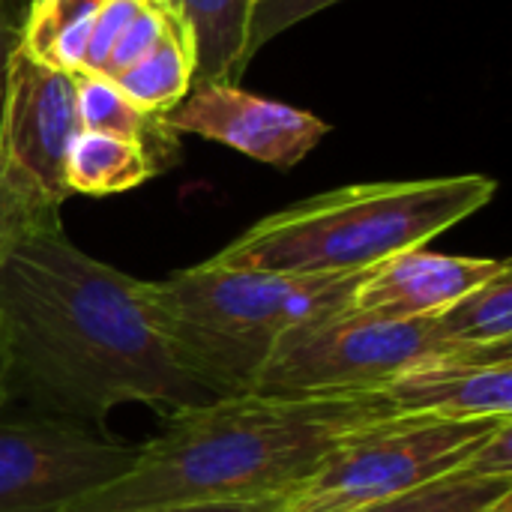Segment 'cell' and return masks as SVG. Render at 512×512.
Listing matches in <instances>:
<instances>
[{
  "label": "cell",
  "mask_w": 512,
  "mask_h": 512,
  "mask_svg": "<svg viewBox=\"0 0 512 512\" xmlns=\"http://www.w3.org/2000/svg\"><path fill=\"white\" fill-rule=\"evenodd\" d=\"M507 267L510 261L504 258L441 255L426 246L405 249L363 270L348 312L396 321L432 318Z\"/></svg>",
  "instance_id": "obj_11"
},
{
  "label": "cell",
  "mask_w": 512,
  "mask_h": 512,
  "mask_svg": "<svg viewBox=\"0 0 512 512\" xmlns=\"http://www.w3.org/2000/svg\"><path fill=\"white\" fill-rule=\"evenodd\" d=\"M99 3L102 0H30V12L18 27V48L48 69L81 75Z\"/></svg>",
  "instance_id": "obj_15"
},
{
  "label": "cell",
  "mask_w": 512,
  "mask_h": 512,
  "mask_svg": "<svg viewBox=\"0 0 512 512\" xmlns=\"http://www.w3.org/2000/svg\"><path fill=\"white\" fill-rule=\"evenodd\" d=\"M78 129L75 75L48 69L18 48L0 111V168L39 207L60 213L69 198L63 162Z\"/></svg>",
  "instance_id": "obj_8"
},
{
  "label": "cell",
  "mask_w": 512,
  "mask_h": 512,
  "mask_svg": "<svg viewBox=\"0 0 512 512\" xmlns=\"http://www.w3.org/2000/svg\"><path fill=\"white\" fill-rule=\"evenodd\" d=\"M498 192L486 174L357 183L276 210L210 264L264 273H360L405 249L426 246L471 219Z\"/></svg>",
  "instance_id": "obj_3"
},
{
  "label": "cell",
  "mask_w": 512,
  "mask_h": 512,
  "mask_svg": "<svg viewBox=\"0 0 512 512\" xmlns=\"http://www.w3.org/2000/svg\"><path fill=\"white\" fill-rule=\"evenodd\" d=\"M165 123L177 135H201L282 171L300 165L330 135L318 114L246 93L240 84H192Z\"/></svg>",
  "instance_id": "obj_9"
},
{
  "label": "cell",
  "mask_w": 512,
  "mask_h": 512,
  "mask_svg": "<svg viewBox=\"0 0 512 512\" xmlns=\"http://www.w3.org/2000/svg\"><path fill=\"white\" fill-rule=\"evenodd\" d=\"M54 225H60V213L30 201L0 168V267L30 234Z\"/></svg>",
  "instance_id": "obj_19"
},
{
  "label": "cell",
  "mask_w": 512,
  "mask_h": 512,
  "mask_svg": "<svg viewBox=\"0 0 512 512\" xmlns=\"http://www.w3.org/2000/svg\"><path fill=\"white\" fill-rule=\"evenodd\" d=\"M255 6L258 0H174V12L192 42V84H240L252 60Z\"/></svg>",
  "instance_id": "obj_12"
},
{
  "label": "cell",
  "mask_w": 512,
  "mask_h": 512,
  "mask_svg": "<svg viewBox=\"0 0 512 512\" xmlns=\"http://www.w3.org/2000/svg\"><path fill=\"white\" fill-rule=\"evenodd\" d=\"M342 0H258L252 15V33H249V54L255 57L258 48H264L270 39L285 33L288 27L309 21L312 15L336 6Z\"/></svg>",
  "instance_id": "obj_22"
},
{
  "label": "cell",
  "mask_w": 512,
  "mask_h": 512,
  "mask_svg": "<svg viewBox=\"0 0 512 512\" xmlns=\"http://www.w3.org/2000/svg\"><path fill=\"white\" fill-rule=\"evenodd\" d=\"M9 402L99 426L141 402L171 411L216 396L180 363L147 282L81 252L60 225L30 234L0 267Z\"/></svg>",
  "instance_id": "obj_1"
},
{
  "label": "cell",
  "mask_w": 512,
  "mask_h": 512,
  "mask_svg": "<svg viewBox=\"0 0 512 512\" xmlns=\"http://www.w3.org/2000/svg\"><path fill=\"white\" fill-rule=\"evenodd\" d=\"M381 390L348 396L237 393L180 408L126 474L63 512H132L288 498L351 438L399 420Z\"/></svg>",
  "instance_id": "obj_2"
},
{
  "label": "cell",
  "mask_w": 512,
  "mask_h": 512,
  "mask_svg": "<svg viewBox=\"0 0 512 512\" xmlns=\"http://www.w3.org/2000/svg\"><path fill=\"white\" fill-rule=\"evenodd\" d=\"M512 495V471L477 465L450 474L438 483L414 489L408 495L363 507L354 512H492V507Z\"/></svg>",
  "instance_id": "obj_18"
},
{
  "label": "cell",
  "mask_w": 512,
  "mask_h": 512,
  "mask_svg": "<svg viewBox=\"0 0 512 512\" xmlns=\"http://www.w3.org/2000/svg\"><path fill=\"white\" fill-rule=\"evenodd\" d=\"M174 18V9L165 0H147L138 15L129 21V27L123 30V36L117 39L108 63H105V78H117L126 69H132L141 57H147L153 51V45L162 39L168 21Z\"/></svg>",
  "instance_id": "obj_20"
},
{
  "label": "cell",
  "mask_w": 512,
  "mask_h": 512,
  "mask_svg": "<svg viewBox=\"0 0 512 512\" xmlns=\"http://www.w3.org/2000/svg\"><path fill=\"white\" fill-rule=\"evenodd\" d=\"M282 507H285V498H264V501H216V504H183V507L132 512H282Z\"/></svg>",
  "instance_id": "obj_23"
},
{
  "label": "cell",
  "mask_w": 512,
  "mask_h": 512,
  "mask_svg": "<svg viewBox=\"0 0 512 512\" xmlns=\"http://www.w3.org/2000/svg\"><path fill=\"white\" fill-rule=\"evenodd\" d=\"M378 390L402 417H512V345L462 348L426 360Z\"/></svg>",
  "instance_id": "obj_10"
},
{
  "label": "cell",
  "mask_w": 512,
  "mask_h": 512,
  "mask_svg": "<svg viewBox=\"0 0 512 512\" xmlns=\"http://www.w3.org/2000/svg\"><path fill=\"white\" fill-rule=\"evenodd\" d=\"M111 81L123 90V96L132 105H138L147 114H168L174 105L183 102L195 81V63L189 33L180 24L177 12L168 21L162 39L153 45V51Z\"/></svg>",
  "instance_id": "obj_16"
},
{
  "label": "cell",
  "mask_w": 512,
  "mask_h": 512,
  "mask_svg": "<svg viewBox=\"0 0 512 512\" xmlns=\"http://www.w3.org/2000/svg\"><path fill=\"white\" fill-rule=\"evenodd\" d=\"M18 51V27L6 18L3 3H0V111H3V96H6V81H9V63Z\"/></svg>",
  "instance_id": "obj_24"
},
{
  "label": "cell",
  "mask_w": 512,
  "mask_h": 512,
  "mask_svg": "<svg viewBox=\"0 0 512 512\" xmlns=\"http://www.w3.org/2000/svg\"><path fill=\"white\" fill-rule=\"evenodd\" d=\"M492 512H512V495L510 498H504V501H498V504L492 507Z\"/></svg>",
  "instance_id": "obj_26"
},
{
  "label": "cell",
  "mask_w": 512,
  "mask_h": 512,
  "mask_svg": "<svg viewBox=\"0 0 512 512\" xmlns=\"http://www.w3.org/2000/svg\"><path fill=\"white\" fill-rule=\"evenodd\" d=\"M453 351L462 348L441 333L435 318L396 321L342 309L285 333L252 390L279 396L369 393Z\"/></svg>",
  "instance_id": "obj_6"
},
{
  "label": "cell",
  "mask_w": 512,
  "mask_h": 512,
  "mask_svg": "<svg viewBox=\"0 0 512 512\" xmlns=\"http://www.w3.org/2000/svg\"><path fill=\"white\" fill-rule=\"evenodd\" d=\"M165 3H168V6H171V9H174V0H165Z\"/></svg>",
  "instance_id": "obj_27"
},
{
  "label": "cell",
  "mask_w": 512,
  "mask_h": 512,
  "mask_svg": "<svg viewBox=\"0 0 512 512\" xmlns=\"http://www.w3.org/2000/svg\"><path fill=\"white\" fill-rule=\"evenodd\" d=\"M135 456L138 447L96 426L57 417L0 420V512H63L126 474Z\"/></svg>",
  "instance_id": "obj_7"
},
{
  "label": "cell",
  "mask_w": 512,
  "mask_h": 512,
  "mask_svg": "<svg viewBox=\"0 0 512 512\" xmlns=\"http://www.w3.org/2000/svg\"><path fill=\"white\" fill-rule=\"evenodd\" d=\"M159 171L162 165L144 144L90 129L75 132L63 162V180L69 195L90 198L129 192Z\"/></svg>",
  "instance_id": "obj_13"
},
{
  "label": "cell",
  "mask_w": 512,
  "mask_h": 512,
  "mask_svg": "<svg viewBox=\"0 0 512 512\" xmlns=\"http://www.w3.org/2000/svg\"><path fill=\"white\" fill-rule=\"evenodd\" d=\"M147 0H102L96 9V21L90 30V42H87V54H84V69L90 75H102L105 63L117 45V39L123 36V30L129 27V21L138 15V9Z\"/></svg>",
  "instance_id": "obj_21"
},
{
  "label": "cell",
  "mask_w": 512,
  "mask_h": 512,
  "mask_svg": "<svg viewBox=\"0 0 512 512\" xmlns=\"http://www.w3.org/2000/svg\"><path fill=\"white\" fill-rule=\"evenodd\" d=\"M432 318L459 348L512 345V267Z\"/></svg>",
  "instance_id": "obj_17"
},
{
  "label": "cell",
  "mask_w": 512,
  "mask_h": 512,
  "mask_svg": "<svg viewBox=\"0 0 512 512\" xmlns=\"http://www.w3.org/2000/svg\"><path fill=\"white\" fill-rule=\"evenodd\" d=\"M360 276L363 270L294 276L204 261L147 282V294L180 363L219 399L249 393L285 333L348 309Z\"/></svg>",
  "instance_id": "obj_4"
},
{
  "label": "cell",
  "mask_w": 512,
  "mask_h": 512,
  "mask_svg": "<svg viewBox=\"0 0 512 512\" xmlns=\"http://www.w3.org/2000/svg\"><path fill=\"white\" fill-rule=\"evenodd\" d=\"M9 405V384H6V342H3V327H0V411Z\"/></svg>",
  "instance_id": "obj_25"
},
{
  "label": "cell",
  "mask_w": 512,
  "mask_h": 512,
  "mask_svg": "<svg viewBox=\"0 0 512 512\" xmlns=\"http://www.w3.org/2000/svg\"><path fill=\"white\" fill-rule=\"evenodd\" d=\"M75 111H78L81 129L138 141L156 156L162 168L171 162L177 150V132H171V126L165 123V114L141 111L105 75H90V72L75 75Z\"/></svg>",
  "instance_id": "obj_14"
},
{
  "label": "cell",
  "mask_w": 512,
  "mask_h": 512,
  "mask_svg": "<svg viewBox=\"0 0 512 512\" xmlns=\"http://www.w3.org/2000/svg\"><path fill=\"white\" fill-rule=\"evenodd\" d=\"M477 465L512 471V417H399L327 456L282 512L363 510Z\"/></svg>",
  "instance_id": "obj_5"
}]
</instances>
